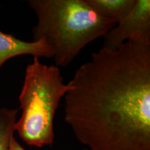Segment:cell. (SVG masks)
Segmentation results:
<instances>
[{
  "label": "cell",
  "instance_id": "6da1fadb",
  "mask_svg": "<svg viewBox=\"0 0 150 150\" xmlns=\"http://www.w3.org/2000/svg\"><path fill=\"white\" fill-rule=\"evenodd\" d=\"M65 121L90 150H150V46L102 47L79 67Z\"/></svg>",
  "mask_w": 150,
  "mask_h": 150
},
{
  "label": "cell",
  "instance_id": "7a4b0ae2",
  "mask_svg": "<svg viewBox=\"0 0 150 150\" xmlns=\"http://www.w3.org/2000/svg\"><path fill=\"white\" fill-rule=\"evenodd\" d=\"M28 4L37 18L33 40H44L59 67L70 65L87 45L115 25L97 14L86 0H29Z\"/></svg>",
  "mask_w": 150,
  "mask_h": 150
},
{
  "label": "cell",
  "instance_id": "3957f363",
  "mask_svg": "<svg viewBox=\"0 0 150 150\" xmlns=\"http://www.w3.org/2000/svg\"><path fill=\"white\" fill-rule=\"evenodd\" d=\"M72 88L64 83L59 67L47 65L40 58L26 67L19 95L22 114L15 130L27 145L42 147L53 144L54 120L61 99Z\"/></svg>",
  "mask_w": 150,
  "mask_h": 150
},
{
  "label": "cell",
  "instance_id": "277c9868",
  "mask_svg": "<svg viewBox=\"0 0 150 150\" xmlns=\"http://www.w3.org/2000/svg\"><path fill=\"white\" fill-rule=\"evenodd\" d=\"M127 42L150 46L149 0H135L126 16L104 35L103 47L115 50Z\"/></svg>",
  "mask_w": 150,
  "mask_h": 150
},
{
  "label": "cell",
  "instance_id": "5b68a950",
  "mask_svg": "<svg viewBox=\"0 0 150 150\" xmlns=\"http://www.w3.org/2000/svg\"><path fill=\"white\" fill-rule=\"evenodd\" d=\"M52 59L53 53L44 40L24 41L0 30V69L6 62L20 56Z\"/></svg>",
  "mask_w": 150,
  "mask_h": 150
},
{
  "label": "cell",
  "instance_id": "8992f818",
  "mask_svg": "<svg viewBox=\"0 0 150 150\" xmlns=\"http://www.w3.org/2000/svg\"><path fill=\"white\" fill-rule=\"evenodd\" d=\"M86 1L97 14L116 24L129 12L135 0H86Z\"/></svg>",
  "mask_w": 150,
  "mask_h": 150
},
{
  "label": "cell",
  "instance_id": "52a82bcc",
  "mask_svg": "<svg viewBox=\"0 0 150 150\" xmlns=\"http://www.w3.org/2000/svg\"><path fill=\"white\" fill-rule=\"evenodd\" d=\"M18 108H0V150H9L14 138L15 125L18 120Z\"/></svg>",
  "mask_w": 150,
  "mask_h": 150
},
{
  "label": "cell",
  "instance_id": "ba28073f",
  "mask_svg": "<svg viewBox=\"0 0 150 150\" xmlns=\"http://www.w3.org/2000/svg\"><path fill=\"white\" fill-rule=\"evenodd\" d=\"M9 150H26L22 146L20 145V143L19 142L16 138H13L12 141H11V145H10V149Z\"/></svg>",
  "mask_w": 150,
  "mask_h": 150
}]
</instances>
